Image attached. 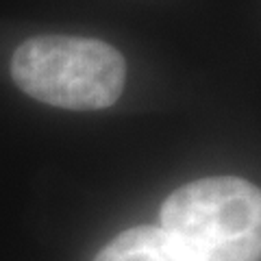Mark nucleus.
<instances>
[{"label": "nucleus", "mask_w": 261, "mask_h": 261, "mask_svg": "<svg viewBox=\"0 0 261 261\" xmlns=\"http://www.w3.org/2000/svg\"><path fill=\"white\" fill-rule=\"evenodd\" d=\"M94 261H185L161 226H133L113 238Z\"/></svg>", "instance_id": "obj_3"}, {"label": "nucleus", "mask_w": 261, "mask_h": 261, "mask_svg": "<svg viewBox=\"0 0 261 261\" xmlns=\"http://www.w3.org/2000/svg\"><path fill=\"white\" fill-rule=\"evenodd\" d=\"M11 76L24 94L72 111L107 109L122 96L126 61L118 48L92 37L37 35L11 57Z\"/></svg>", "instance_id": "obj_2"}, {"label": "nucleus", "mask_w": 261, "mask_h": 261, "mask_svg": "<svg viewBox=\"0 0 261 261\" xmlns=\"http://www.w3.org/2000/svg\"><path fill=\"white\" fill-rule=\"evenodd\" d=\"M161 228L185 261H261V194L238 176H207L163 200Z\"/></svg>", "instance_id": "obj_1"}]
</instances>
